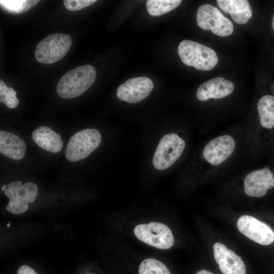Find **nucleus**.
<instances>
[{
    "mask_svg": "<svg viewBox=\"0 0 274 274\" xmlns=\"http://www.w3.org/2000/svg\"><path fill=\"white\" fill-rule=\"evenodd\" d=\"M95 69L91 65L75 67L65 73L59 80L56 91L62 98L77 97L86 91L94 83Z\"/></svg>",
    "mask_w": 274,
    "mask_h": 274,
    "instance_id": "f257e3e1",
    "label": "nucleus"
},
{
    "mask_svg": "<svg viewBox=\"0 0 274 274\" xmlns=\"http://www.w3.org/2000/svg\"><path fill=\"white\" fill-rule=\"evenodd\" d=\"M178 52L185 64L199 70H211L218 62V57L213 49L190 40L181 42Z\"/></svg>",
    "mask_w": 274,
    "mask_h": 274,
    "instance_id": "f03ea898",
    "label": "nucleus"
},
{
    "mask_svg": "<svg viewBox=\"0 0 274 274\" xmlns=\"http://www.w3.org/2000/svg\"><path fill=\"white\" fill-rule=\"evenodd\" d=\"M101 136L94 128H87L75 133L70 139L65 150L66 158L76 162L86 158L100 145Z\"/></svg>",
    "mask_w": 274,
    "mask_h": 274,
    "instance_id": "7ed1b4c3",
    "label": "nucleus"
},
{
    "mask_svg": "<svg viewBox=\"0 0 274 274\" xmlns=\"http://www.w3.org/2000/svg\"><path fill=\"white\" fill-rule=\"evenodd\" d=\"M71 44V38L67 34L50 35L38 44L35 50L36 59L45 64L56 62L67 54Z\"/></svg>",
    "mask_w": 274,
    "mask_h": 274,
    "instance_id": "20e7f679",
    "label": "nucleus"
},
{
    "mask_svg": "<svg viewBox=\"0 0 274 274\" xmlns=\"http://www.w3.org/2000/svg\"><path fill=\"white\" fill-rule=\"evenodd\" d=\"M185 148V141L176 133L164 135L154 153L152 163L158 170L167 169L181 156Z\"/></svg>",
    "mask_w": 274,
    "mask_h": 274,
    "instance_id": "39448f33",
    "label": "nucleus"
},
{
    "mask_svg": "<svg viewBox=\"0 0 274 274\" xmlns=\"http://www.w3.org/2000/svg\"><path fill=\"white\" fill-rule=\"evenodd\" d=\"M197 23L204 30L220 37L230 35L233 31L231 21L216 7L206 4L200 6L196 14Z\"/></svg>",
    "mask_w": 274,
    "mask_h": 274,
    "instance_id": "423d86ee",
    "label": "nucleus"
},
{
    "mask_svg": "<svg viewBox=\"0 0 274 274\" xmlns=\"http://www.w3.org/2000/svg\"><path fill=\"white\" fill-rule=\"evenodd\" d=\"M134 234L141 241L159 249H169L174 243L171 230L160 222L139 224L134 229Z\"/></svg>",
    "mask_w": 274,
    "mask_h": 274,
    "instance_id": "0eeeda50",
    "label": "nucleus"
},
{
    "mask_svg": "<svg viewBox=\"0 0 274 274\" xmlns=\"http://www.w3.org/2000/svg\"><path fill=\"white\" fill-rule=\"evenodd\" d=\"M236 225L242 233L257 244L267 246L274 242V232L271 228L253 216H242Z\"/></svg>",
    "mask_w": 274,
    "mask_h": 274,
    "instance_id": "6e6552de",
    "label": "nucleus"
},
{
    "mask_svg": "<svg viewBox=\"0 0 274 274\" xmlns=\"http://www.w3.org/2000/svg\"><path fill=\"white\" fill-rule=\"evenodd\" d=\"M235 141L229 135L217 136L211 140L204 147V159L213 166H218L225 161L233 153Z\"/></svg>",
    "mask_w": 274,
    "mask_h": 274,
    "instance_id": "1a4fd4ad",
    "label": "nucleus"
},
{
    "mask_svg": "<svg viewBox=\"0 0 274 274\" xmlns=\"http://www.w3.org/2000/svg\"><path fill=\"white\" fill-rule=\"evenodd\" d=\"M153 88L152 81L147 77L131 78L117 89L116 94L121 100L136 103L146 98Z\"/></svg>",
    "mask_w": 274,
    "mask_h": 274,
    "instance_id": "9d476101",
    "label": "nucleus"
},
{
    "mask_svg": "<svg viewBox=\"0 0 274 274\" xmlns=\"http://www.w3.org/2000/svg\"><path fill=\"white\" fill-rule=\"evenodd\" d=\"M245 193L251 197L264 196L268 189L274 187V176L268 167L256 169L249 173L244 178Z\"/></svg>",
    "mask_w": 274,
    "mask_h": 274,
    "instance_id": "9b49d317",
    "label": "nucleus"
},
{
    "mask_svg": "<svg viewBox=\"0 0 274 274\" xmlns=\"http://www.w3.org/2000/svg\"><path fill=\"white\" fill-rule=\"evenodd\" d=\"M214 256L223 274H246V268L241 257L225 245L216 243L213 246Z\"/></svg>",
    "mask_w": 274,
    "mask_h": 274,
    "instance_id": "f8f14e48",
    "label": "nucleus"
},
{
    "mask_svg": "<svg viewBox=\"0 0 274 274\" xmlns=\"http://www.w3.org/2000/svg\"><path fill=\"white\" fill-rule=\"evenodd\" d=\"M233 83L222 77L211 79L202 83L196 91V97L200 101L210 98L220 99L230 94L233 91Z\"/></svg>",
    "mask_w": 274,
    "mask_h": 274,
    "instance_id": "ddd939ff",
    "label": "nucleus"
},
{
    "mask_svg": "<svg viewBox=\"0 0 274 274\" xmlns=\"http://www.w3.org/2000/svg\"><path fill=\"white\" fill-rule=\"evenodd\" d=\"M220 9L230 14L232 19L237 23H247L252 17V10L247 0H217Z\"/></svg>",
    "mask_w": 274,
    "mask_h": 274,
    "instance_id": "4468645a",
    "label": "nucleus"
},
{
    "mask_svg": "<svg viewBox=\"0 0 274 274\" xmlns=\"http://www.w3.org/2000/svg\"><path fill=\"white\" fill-rule=\"evenodd\" d=\"M26 145L17 135L6 131H0V152L6 157L20 160L25 155Z\"/></svg>",
    "mask_w": 274,
    "mask_h": 274,
    "instance_id": "2eb2a0df",
    "label": "nucleus"
},
{
    "mask_svg": "<svg viewBox=\"0 0 274 274\" xmlns=\"http://www.w3.org/2000/svg\"><path fill=\"white\" fill-rule=\"evenodd\" d=\"M31 135L38 146L48 152L58 153L62 149L63 142L60 135L49 127H39L32 132Z\"/></svg>",
    "mask_w": 274,
    "mask_h": 274,
    "instance_id": "dca6fc26",
    "label": "nucleus"
},
{
    "mask_svg": "<svg viewBox=\"0 0 274 274\" xmlns=\"http://www.w3.org/2000/svg\"><path fill=\"white\" fill-rule=\"evenodd\" d=\"M257 110L261 125L265 128H272L274 127V96H262L258 100Z\"/></svg>",
    "mask_w": 274,
    "mask_h": 274,
    "instance_id": "f3484780",
    "label": "nucleus"
},
{
    "mask_svg": "<svg viewBox=\"0 0 274 274\" xmlns=\"http://www.w3.org/2000/svg\"><path fill=\"white\" fill-rule=\"evenodd\" d=\"M10 190H15L18 196L28 203L35 201L37 193V186L32 182H27L22 185L20 181L10 183L7 186Z\"/></svg>",
    "mask_w": 274,
    "mask_h": 274,
    "instance_id": "a211bd4d",
    "label": "nucleus"
},
{
    "mask_svg": "<svg viewBox=\"0 0 274 274\" xmlns=\"http://www.w3.org/2000/svg\"><path fill=\"white\" fill-rule=\"evenodd\" d=\"M181 2V0H148L146 5L150 15L158 16L176 9Z\"/></svg>",
    "mask_w": 274,
    "mask_h": 274,
    "instance_id": "6ab92c4d",
    "label": "nucleus"
},
{
    "mask_svg": "<svg viewBox=\"0 0 274 274\" xmlns=\"http://www.w3.org/2000/svg\"><path fill=\"white\" fill-rule=\"evenodd\" d=\"M139 274H172L161 261L154 258L144 260L139 266Z\"/></svg>",
    "mask_w": 274,
    "mask_h": 274,
    "instance_id": "aec40b11",
    "label": "nucleus"
},
{
    "mask_svg": "<svg viewBox=\"0 0 274 274\" xmlns=\"http://www.w3.org/2000/svg\"><path fill=\"white\" fill-rule=\"evenodd\" d=\"M4 192L10 199L6 208L9 212L14 214H20L27 210L28 203L20 198L15 190L7 188Z\"/></svg>",
    "mask_w": 274,
    "mask_h": 274,
    "instance_id": "412c9836",
    "label": "nucleus"
},
{
    "mask_svg": "<svg viewBox=\"0 0 274 274\" xmlns=\"http://www.w3.org/2000/svg\"><path fill=\"white\" fill-rule=\"evenodd\" d=\"M39 2L36 0H1L0 3L3 8L10 12L21 13L33 7Z\"/></svg>",
    "mask_w": 274,
    "mask_h": 274,
    "instance_id": "4be33fe9",
    "label": "nucleus"
},
{
    "mask_svg": "<svg viewBox=\"0 0 274 274\" xmlns=\"http://www.w3.org/2000/svg\"><path fill=\"white\" fill-rule=\"evenodd\" d=\"M16 95V92L12 87H9L5 94L0 95V101L6 104L10 109L14 108L19 104V100Z\"/></svg>",
    "mask_w": 274,
    "mask_h": 274,
    "instance_id": "5701e85b",
    "label": "nucleus"
},
{
    "mask_svg": "<svg viewBox=\"0 0 274 274\" xmlns=\"http://www.w3.org/2000/svg\"><path fill=\"white\" fill-rule=\"evenodd\" d=\"M95 0H64L65 7L70 11H77L93 4Z\"/></svg>",
    "mask_w": 274,
    "mask_h": 274,
    "instance_id": "b1692460",
    "label": "nucleus"
},
{
    "mask_svg": "<svg viewBox=\"0 0 274 274\" xmlns=\"http://www.w3.org/2000/svg\"><path fill=\"white\" fill-rule=\"evenodd\" d=\"M17 274H37L31 267L27 265H22L17 270Z\"/></svg>",
    "mask_w": 274,
    "mask_h": 274,
    "instance_id": "393cba45",
    "label": "nucleus"
},
{
    "mask_svg": "<svg viewBox=\"0 0 274 274\" xmlns=\"http://www.w3.org/2000/svg\"><path fill=\"white\" fill-rule=\"evenodd\" d=\"M195 274H214V273L207 270L201 269L198 271Z\"/></svg>",
    "mask_w": 274,
    "mask_h": 274,
    "instance_id": "a878e982",
    "label": "nucleus"
},
{
    "mask_svg": "<svg viewBox=\"0 0 274 274\" xmlns=\"http://www.w3.org/2000/svg\"><path fill=\"white\" fill-rule=\"evenodd\" d=\"M8 185H4L1 187V191H5L7 189Z\"/></svg>",
    "mask_w": 274,
    "mask_h": 274,
    "instance_id": "bb28decb",
    "label": "nucleus"
},
{
    "mask_svg": "<svg viewBox=\"0 0 274 274\" xmlns=\"http://www.w3.org/2000/svg\"><path fill=\"white\" fill-rule=\"evenodd\" d=\"M271 25H272V28L273 29V30L274 31V14L273 15L272 19Z\"/></svg>",
    "mask_w": 274,
    "mask_h": 274,
    "instance_id": "cd10ccee",
    "label": "nucleus"
},
{
    "mask_svg": "<svg viewBox=\"0 0 274 274\" xmlns=\"http://www.w3.org/2000/svg\"><path fill=\"white\" fill-rule=\"evenodd\" d=\"M10 223H9L7 225L8 227H9V226H10Z\"/></svg>",
    "mask_w": 274,
    "mask_h": 274,
    "instance_id": "c85d7f7f",
    "label": "nucleus"
},
{
    "mask_svg": "<svg viewBox=\"0 0 274 274\" xmlns=\"http://www.w3.org/2000/svg\"><path fill=\"white\" fill-rule=\"evenodd\" d=\"M87 274H89V273H87Z\"/></svg>",
    "mask_w": 274,
    "mask_h": 274,
    "instance_id": "c756f323",
    "label": "nucleus"
}]
</instances>
